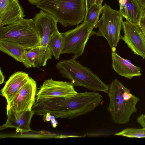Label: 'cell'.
<instances>
[{
    "mask_svg": "<svg viewBox=\"0 0 145 145\" xmlns=\"http://www.w3.org/2000/svg\"><path fill=\"white\" fill-rule=\"evenodd\" d=\"M103 0H96L95 3L98 5H102Z\"/></svg>",
    "mask_w": 145,
    "mask_h": 145,
    "instance_id": "28",
    "label": "cell"
},
{
    "mask_svg": "<svg viewBox=\"0 0 145 145\" xmlns=\"http://www.w3.org/2000/svg\"><path fill=\"white\" fill-rule=\"evenodd\" d=\"M36 5L65 27L82 22L86 12L85 0H43Z\"/></svg>",
    "mask_w": 145,
    "mask_h": 145,
    "instance_id": "4",
    "label": "cell"
},
{
    "mask_svg": "<svg viewBox=\"0 0 145 145\" xmlns=\"http://www.w3.org/2000/svg\"><path fill=\"white\" fill-rule=\"evenodd\" d=\"M34 114L32 110L16 113L9 110L7 112V121L0 126V129L14 128L16 129L17 132L21 133L31 131L30 125Z\"/></svg>",
    "mask_w": 145,
    "mask_h": 145,
    "instance_id": "13",
    "label": "cell"
},
{
    "mask_svg": "<svg viewBox=\"0 0 145 145\" xmlns=\"http://www.w3.org/2000/svg\"><path fill=\"white\" fill-rule=\"evenodd\" d=\"M74 86L71 82L50 78L44 81L36 93V99L72 96L78 93Z\"/></svg>",
    "mask_w": 145,
    "mask_h": 145,
    "instance_id": "11",
    "label": "cell"
},
{
    "mask_svg": "<svg viewBox=\"0 0 145 145\" xmlns=\"http://www.w3.org/2000/svg\"><path fill=\"white\" fill-rule=\"evenodd\" d=\"M107 93L109 99L107 111L112 121L118 124L129 122L132 115L137 110L136 105L139 99L116 79L110 84Z\"/></svg>",
    "mask_w": 145,
    "mask_h": 145,
    "instance_id": "2",
    "label": "cell"
},
{
    "mask_svg": "<svg viewBox=\"0 0 145 145\" xmlns=\"http://www.w3.org/2000/svg\"><path fill=\"white\" fill-rule=\"evenodd\" d=\"M112 68L119 75L130 79L142 75L140 67L121 57L116 52L112 51Z\"/></svg>",
    "mask_w": 145,
    "mask_h": 145,
    "instance_id": "15",
    "label": "cell"
},
{
    "mask_svg": "<svg viewBox=\"0 0 145 145\" xmlns=\"http://www.w3.org/2000/svg\"><path fill=\"white\" fill-rule=\"evenodd\" d=\"M5 79V76L3 75V73L0 68V84H1L3 83Z\"/></svg>",
    "mask_w": 145,
    "mask_h": 145,
    "instance_id": "25",
    "label": "cell"
},
{
    "mask_svg": "<svg viewBox=\"0 0 145 145\" xmlns=\"http://www.w3.org/2000/svg\"><path fill=\"white\" fill-rule=\"evenodd\" d=\"M31 4L36 5L43 0H27Z\"/></svg>",
    "mask_w": 145,
    "mask_h": 145,
    "instance_id": "26",
    "label": "cell"
},
{
    "mask_svg": "<svg viewBox=\"0 0 145 145\" xmlns=\"http://www.w3.org/2000/svg\"><path fill=\"white\" fill-rule=\"evenodd\" d=\"M85 1L86 11L92 5L95 3L96 0H85Z\"/></svg>",
    "mask_w": 145,
    "mask_h": 145,
    "instance_id": "24",
    "label": "cell"
},
{
    "mask_svg": "<svg viewBox=\"0 0 145 145\" xmlns=\"http://www.w3.org/2000/svg\"><path fill=\"white\" fill-rule=\"evenodd\" d=\"M122 28L124 35L121 39L135 54L145 59V36L138 24L125 21L123 22Z\"/></svg>",
    "mask_w": 145,
    "mask_h": 145,
    "instance_id": "10",
    "label": "cell"
},
{
    "mask_svg": "<svg viewBox=\"0 0 145 145\" xmlns=\"http://www.w3.org/2000/svg\"><path fill=\"white\" fill-rule=\"evenodd\" d=\"M102 99L101 95L93 91L69 96L36 99L31 110L37 115L71 119L92 112Z\"/></svg>",
    "mask_w": 145,
    "mask_h": 145,
    "instance_id": "1",
    "label": "cell"
},
{
    "mask_svg": "<svg viewBox=\"0 0 145 145\" xmlns=\"http://www.w3.org/2000/svg\"><path fill=\"white\" fill-rule=\"evenodd\" d=\"M33 19L40 40L39 66L44 67L46 65L47 61L52 58V55L48 44L52 35L58 31V22L52 15L41 9Z\"/></svg>",
    "mask_w": 145,
    "mask_h": 145,
    "instance_id": "7",
    "label": "cell"
},
{
    "mask_svg": "<svg viewBox=\"0 0 145 145\" xmlns=\"http://www.w3.org/2000/svg\"><path fill=\"white\" fill-rule=\"evenodd\" d=\"M29 78L28 74L20 71L15 72L10 76L1 90L2 96L7 101L6 107L9 106Z\"/></svg>",
    "mask_w": 145,
    "mask_h": 145,
    "instance_id": "14",
    "label": "cell"
},
{
    "mask_svg": "<svg viewBox=\"0 0 145 145\" xmlns=\"http://www.w3.org/2000/svg\"><path fill=\"white\" fill-rule=\"evenodd\" d=\"M103 6L95 3L86 11L84 21L87 22L96 28L101 14Z\"/></svg>",
    "mask_w": 145,
    "mask_h": 145,
    "instance_id": "19",
    "label": "cell"
},
{
    "mask_svg": "<svg viewBox=\"0 0 145 145\" xmlns=\"http://www.w3.org/2000/svg\"><path fill=\"white\" fill-rule=\"evenodd\" d=\"M0 40L15 42L27 50L40 46V40L34 19L23 18L0 28Z\"/></svg>",
    "mask_w": 145,
    "mask_h": 145,
    "instance_id": "5",
    "label": "cell"
},
{
    "mask_svg": "<svg viewBox=\"0 0 145 145\" xmlns=\"http://www.w3.org/2000/svg\"><path fill=\"white\" fill-rule=\"evenodd\" d=\"M0 50L22 63L26 68L33 67L26 55L27 50L17 43L9 41L0 40Z\"/></svg>",
    "mask_w": 145,
    "mask_h": 145,
    "instance_id": "17",
    "label": "cell"
},
{
    "mask_svg": "<svg viewBox=\"0 0 145 145\" xmlns=\"http://www.w3.org/2000/svg\"><path fill=\"white\" fill-rule=\"evenodd\" d=\"M114 135L131 138H145V128H127L115 133Z\"/></svg>",
    "mask_w": 145,
    "mask_h": 145,
    "instance_id": "20",
    "label": "cell"
},
{
    "mask_svg": "<svg viewBox=\"0 0 145 145\" xmlns=\"http://www.w3.org/2000/svg\"><path fill=\"white\" fill-rule=\"evenodd\" d=\"M37 89L36 81L30 77L28 82L6 107L7 112L9 110L16 113L31 110L35 102Z\"/></svg>",
    "mask_w": 145,
    "mask_h": 145,
    "instance_id": "9",
    "label": "cell"
},
{
    "mask_svg": "<svg viewBox=\"0 0 145 145\" xmlns=\"http://www.w3.org/2000/svg\"><path fill=\"white\" fill-rule=\"evenodd\" d=\"M138 25L145 36V9Z\"/></svg>",
    "mask_w": 145,
    "mask_h": 145,
    "instance_id": "22",
    "label": "cell"
},
{
    "mask_svg": "<svg viewBox=\"0 0 145 145\" xmlns=\"http://www.w3.org/2000/svg\"><path fill=\"white\" fill-rule=\"evenodd\" d=\"M0 1V28L16 22L25 16L18 0Z\"/></svg>",
    "mask_w": 145,
    "mask_h": 145,
    "instance_id": "12",
    "label": "cell"
},
{
    "mask_svg": "<svg viewBox=\"0 0 145 145\" xmlns=\"http://www.w3.org/2000/svg\"><path fill=\"white\" fill-rule=\"evenodd\" d=\"M48 45L52 56L56 59H59L63 45V39L61 33L59 31L54 33L50 38Z\"/></svg>",
    "mask_w": 145,
    "mask_h": 145,
    "instance_id": "18",
    "label": "cell"
},
{
    "mask_svg": "<svg viewBox=\"0 0 145 145\" xmlns=\"http://www.w3.org/2000/svg\"><path fill=\"white\" fill-rule=\"evenodd\" d=\"M137 121L142 128H145V114H142L137 118Z\"/></svg>",
    "mask_w": 145,
    "mask_h": 145,
    "instance_id": "23",
    "label": "cell"
},
{
    "mask_svg": "<svg viewBox=\"0 0 145 145\" xmlns=\"http://www.w3.org/2000/svg\"><path fill=\"white\" fill-rule=\"evenodd\" d=\"M40 46L28 50L26 51L27 57L31 63L33 67H39V53Z\"/></svg>",
    "mask_w": 145,
    "mask_h": 145,
    "instance_id": "21",
    "label": "cell"
},
{
    "mask_svg": "<svg viewBox=\"0 0 145 145\" xmlns=\"http://www.w3.org/2000/svg\"><path fill=\"white\" fill-rule=\"evenodd\" d=\"M94 26L84 21L75 28L61 33L63 45L61 54H71L78 56L83 54L90 37L95 34Z\"/></svg>",
    "mask_w": 145,
    "mask_h": 145,
    "instance_id": "8",
    "label": "cell"
},
{
    "mask_svg": "<svg viewBox=\"0 0 145 145\" xmlns=\"http://www.w3.org/2000/svg\"><path fill=\"white\" fill-rule=\"evenodd\" d=\"M120 11L126 21L138 24L144 9L139 0H118Z\"/></svg>",
    "mask_w": 145,
    "mask_h": 145,
    "instance_id": "16",
    "label": "cell"
},
{
    "mask_svg": "<svg viewBox=\"0 0 145 145\" xmlns=\"http://www.w3.org/2000/svg\"><path fill=\"white\" fill-rule=\"evenodd\" d=\"M76 55L69 59H63L56 68L62 76L70 80L74 86H80L93 91L108 92L109 86L105 83L89 68L82 65Z\"/></svg>",
    "mask_w": 145,
    "mask_h": 145,
    "instance_id": "3",
    "label": "cell"
},
{
    "mask_svg": "<svg viewBox=\"0 0 145 145\" xmlns=\"http://www.w3.org/2000/svg\"><path fill=\"white\" fill-rule=\"evenodd\" d=\"M102 16L96 25V36L104 37L106 40L112 52H116L121 39L123 17L119 10L112 8L106 4L103 6Z\"/></svg>",
    "mask_w": 145,
    "mask_h": 145,
    "instance_id": "6",
    "label": "cell"
},
{
    "mask_svg": "<svg viewBox=\"0 0 145 145\" xmlns=\"http://www.w3.org/2000/svg\"><path fill=\"white\" fill-rule=\"evenodd\" d=\"M139 1L143 8L145 9V0H139Z\"/></svg>",
    "mask_w": 145,
    "mask_h": 145,
    "instance_id": "27",
    "label": "cell"
}]
</instances>
